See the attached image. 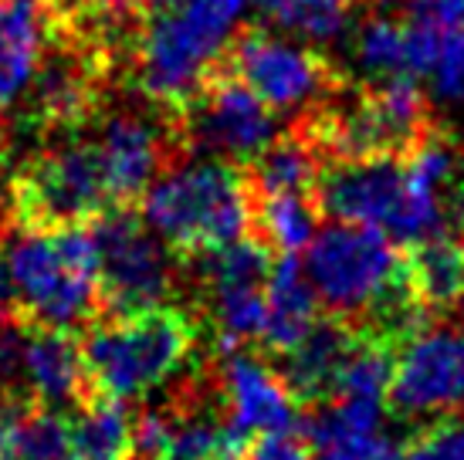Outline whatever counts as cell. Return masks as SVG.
Returning a JSON list of instances; mask_svg holds the SVG:
<instances>
[{"label":"cell","instance_id":"836d02e7","mask_svg":"<svg viewBox=\"0 0 464 460\" xmlns=\"http://www.w3.org/2000/svg\"><path fill=\"white\" fill-rule=\"evenodd\" d=\"M454 224H458V237L464 241V187H461V193L454 196Z\"/></svg>","mask_w":464,"mask_h":460},{"label":"cell","instance_id":"30bf717a","mask_svg":"<svg viewBox=\"0 0 464 460\" xmlns=\"http://www.w3.org/2000/svg\"><path fill=\"white\" fill-rule=\"evenodd\" d=\"M220 68L241 78L247 89L271 109H298L323 102L343 89V78L325 58L292 41L271 38L265 31H241L227 44Z\"/></svg>","mask_w":464,"mask_h":460},{"label":"cell","instance_id":"f1b7e54d","mask_svg":"<svg viewBox=\"0 0 464 460\" xmlns=\"http://www.w3.org/2000/svg\"><path fill=\"white\" fill-rule=\"evenodd\" d=\"M430 75L440 99L464 102V31H448L440 38V52Z\"/></svg>","mask_w":464,"mask_h":460},{"label":"cell","instance_id":"7a4b0ae2","mask_svg":"<svg viewBox=\"0 0 464 460\" xmlns=\"http://www.w3.org/2000/svg\"><path fill=\"white\" fill-rule=\"evenodd\" d=\"M142 220L173 251H218L251 224L245 169L220 159L167 163L142 196Z\"/></svg>","mask_w":464,"mask_h":460},{"label":"cell","instance_id":"484cf974","mask_svg":"<svg viewBox=\"0 0 464 460\" xmlns=\"http://www.w3.org/2000/svg\"><path fill=\"white\" fill-rule=\"evenodd\" d=\"M258 4L275 27L312 41L335 38L349 14V0H258Z\"/></svg>","mask_w":464,"mask_h":460},{"label":"cell","instance_id":"d6a6232c","mask_svg":"<svg viewBox=\"0 0 464 460\" xmlns=\"http://www.w3.org/2000/svg\"><path fill=\"white\" fill-rule=\"evenodd\" d=\"M411 17L440 34L464 31V0H413Z\"/></svg>","mask_w":464,"mask_h":460},{"label":"cell","instance_id":"5b68a950","mask_svg":"<svg viewBox=\"0 0 464 460\" xmlns=\"http://www.w3.org/2000/svg\"><path fill=\"white\" fill-rule=\"evenodd\" d=\"M17 319L38 329H72L99 319V254L92 227L24 234L7 251Z\"/></svg>","mask_w":464,"mask_h":460},{"label":"cell","instance_id":"83f0119b","mask_svg":"<svg viewBox=\"0 0 464 460\" xmlns=\"http://www.w3.org/2000/svg\"><path fill=\"white\" fill-rule=\"evenodd\" d=\"M11 460H72V423L58 409L31 403L17 423Z\"/></svg>","mask_w":464,"mask_h":460},{"label":"cell","instance_id":"ba28073f","mask_svg":"<svg viewBox=\"0 0 464 460\" xmlns=\"http://www.w3.org/2000/svg\"><path fill=\"white\" fill-rule=\"evenodd\" d=\"M92 241L99 254V315H136L156 308L173 292V264L156 230L130 206L92 220Z\"/></svg>","mask_w":464,"mask_h":460},{"label":"cell","instance_id":"2e32d148","mask_svg":"<svg viewBox=\"0 0 464 460\" xmlns=\"http://www.w3.org/2000/svg\"><path fill=\"white\" fill-rule=\"evenodd\" d=\"M21 379L31 403L38 407H65V403H85L89 376L82 342H75L65 329H38L27 325L24 332V359H21Z\"/></svg>","mask_w":464,"mask_h":460},{"label":"cell","instance_id":"4316f807","mask_svg":"<svg viewBox=\"0 0 464 460\" xmlns=\"http://www.w3.org/2000/svg\"><path fill=\"white\" fill-rule=\"evenodd\" d=\"M393 379V359L390 345L360 335L356 352L349 356L346 369L335 383V399H362V403H383Z\"/></svg>","mask_w":464,"mask_h":460},{"label":"cell","instance_id":"ac0fdd59","mask_svg":"<svg viewBox=\"0 0 464 460\" xmlns=\"http://www.w3.org/2000/svg\"><path fill=\"white\" fill-rule=\"evenodd\" d=\"M48 41V0H0V109L34 81Z\"/></svg>","mask_w":464,"mask_h":460},{"label":"cell","instance_id":"3957f363","mask_svg":"<svg viewBox=\"0 0 464 460\" xmlns=\"http://www.w3.org/2000/svg\"><path fill=\"white\" fill-rule=\"evenodd\" d=\"M339 91L312 105L309 119L295 126L323 163L411 156L434 136L430 109L411 78H387L383 85H366L353 95Z\"/></svg>","mask_w":464,"mask_h":460},{"label":"cell","instance_id":"8fae6325","mask_svg":"<svg viewBox=\"0 0 464 460\" xmlns=\"http://www.w3.org/2000/svg\"><path fill=\"white\" fill-rule=\"evenodd\" d=\"M245 450L247 436L204 407L200 383H187L169 407L146 409L132 423L136 460H241Z\"/></svg>","mask_w":464,"mask_h":460},{"label":"cell","instance_id":"e575fe53","mask_svg":"<svg viewBox=\"0 0 464 460\" xmlns=\"http://www.w3.org/2000/svg\"><path fill=\"white\" fill-rule=\"evenodd\" d=\"M461 308H464V292H461Z\"/></svg>","mask_w":464,"mask_h":460},{"label":"cell","instance_id":"d6986e66","mask_svg":"<svg viewBox=\"0 0 464 460\" xmlns=\"http://www.w3.org/2000/svg\"><path fill=\"white\" fill-rule=\"evenodd\" d=\"M315 308H319V294L312 288L309 274L298 268L295 257L285 254L268 278L265 288V321H261V345L285 356L292 352L315 325Z\"/></svg>","mask_w":464,"mask_h":460},{"label":"cell","instance_id":"f546056e","mask_svg":"<svg viewBox=\"0 0 464 460\" xmlns=\"http://www.w3.org/2000/svg\"><path fill=\"white\" fill-rule=\"evenodd\" d=\"M403 460H464V423H438L403 450Z\"/></svg>","mask_w":464,"mask_h":460},{"label":"cell","instance_id":"4fadbf2b","mask_svg":"<svg viewBox=\"0 0 464 460\" xmlns=\"http://www.w3.org/2000/svg\"><path fill=\"white\" fill-rule=\"evenodd\" d=\"M112 75L99 58L82 52L75 44L58 41V54L41 62L34 75V95H31V115L44 129H75L89 119L99 102L102 89Z\"/></svg>","mask_w":464,"mask_h":460},{"label":"cell","instance_id":"4dcf8cb0","mask_svg":"<svg viewBox=\"0 0 464 460\" xmlns=\"http://www.w3.org/2000/svg\"><path fill=\"white\" fill-rule=\"evenodd\" d=\"M319 460H403V450L393 436L387 434H370L349 444H335L325 447Z\"/></svg>","mask_w":464,"mask_h":460},{"label":"cell","instance_id":"d4e9b609","mask_svg":"<svg viewBox=\"0 0 464 460\" xmlns=\"http://www.w3.org/2000/svg\"><path fill=\"white\" fill-rule=\"evenodd\" d=\"M356 54L362 68L380 78H413L411 27L397 17H370L356 38Z\"/></svg>","mask_w":464,"mask_h":460},{"label":"cell","instance_id":"603a6c76","mask_svg":"<svg viewBox=\"0 0 464 460\" xmlns=\"http://www.w3.org/2000/svg\"><path fill=\"white\" fill-rule=\"evenodd\" d=\"M132 420L119 399L89 397L72 423V460H130Z\"/></svg>","mask_w":464,"mask_h":460},{"label":"cell","instance_id":"5bb4252c","mask_svg":"<svg viewBox=\"0 0 464 460\" xmlns=\"http://www.w3.org/2000/svg\"><path fill=\"white\" fill-rule=\"evenodd\" d=\"M218 397L227 403V423L245 436L285 434L295 426V403L282 372L255 356L224 359Z\"/></svg>","mask_w":464,"mask_h":460},{"label":"cell","instance_id":"1f68e13d","mask_svg":"<svg viewBox=\"0 0 464 460\" xmlns=\"http://www.w3.org/2000/svg\"><path fill=\"white\" fill-rule=\"evenodd\" d=\"M241 460H309V440L292 434H265L255 444H247Z\"/></svg>","mask_w":464,"mask_h":460},{"label":"cell","instance_id":"44dd1931","mask_svg":"<svg viewBox=\"0 0 464 460\" xmlns=\"http://www.w3.org/2000/svg\"><path fill=\"white\" fill-rule=\"evenodd\" d=\"M407 282L413 298L434 311L458 302L464 292V241L448 234H430L407 254Z\"/></svg>","mask_w":464,"mask_h":460},{"label":"cell","instance_id":"9a60e30c","mask_svg":"<svg viewBox=\"0 0 464 460\" xmlns=\"http://www.w3.org/2000/svg\"><path fill=\"white\" fill-rule=\"evenodd\" d=\"M167 142L173 139L150 126L142 115L122 112L105 122L95 146L102 156L112 206H132L146 196L150 183L160 177V167H167Z\"/></svg>","mask_w":464,"mask_h":460},{"label":"cell","instance_id":"7402d4cb","mask_svg":"<svg viewBox=\"0 0 464 460\" xmlns=\"http://www.w3.org/2000/svg\"><path fill=\"white\" fill-rule=\"evenodd\" d=\"M319 196L312 193H271V196H251V224L255 237L268 244L278 254H298L309 247L319 224Z\"/></svg>","mask_w":464,"mask_h":460},{"label":"cell","instance_id":"9c48e42d","mask_svg":"<svg viewBox=\"0 0 464 460\" xmlns=\"http://www.w3.org/2000/svg\"><path fill=\"white\" fill-rule=\"evenodd\" d=\"M169 139L180 149L255 159L275 139L271 105L261 102L241 78L214 64L194 99L169 109Z\"/></svg>","mask_w":464,"mask_h":460},{"label":"cell","instance_id":"277c9868","mask_svg":"<svg viewBox=\"0 0 464 460\" xmlns=\"http://www.w3.org/2000/svg\"><path fill=\"white\" fill-rule=\"evenodd\" d=\"M194 321L180 308L102 315L82 342L89 393L119 403L153 393L183 369L194 352Z\"/></svg>","mask_w":464,"mask_h":460},{"label":"cell","instance_id":"6da1fadb","mask_svg":"<svg viewBox=\"0 0 464 460\" xmlns=\"http://www.w3.org/2000/svg\"><path fill=\"white\" fill-rule=\"evenodd\" d=\"M451 167L454 156L440 139L424 142L411 156L339 159L323 167L315 196L323 214L339 224H362L400 244H417L444 227L438 190Z\"/></svg>","mask_w":464,"mask_h":460},{"label":"cell","instance_id":"7c38bea8","mask_svg":"<svg viewBox=\"0 0 464 460\" xmlns=\"http://www.w3.org/2000/svg\"><path fill=\"white\" fill-rule=\"evenodd\" d=\"M390 399L400 413H448L464 407V329L420 325L400 345Z\"/></svg>","mask_w":464,"mask_h":460},{"label":"cell","instance_id":"ffe728a7","mask_svg":"<svg viewBox=\"0 0 464 460\" xmlns=\"http://www.w3.org/2000/svg\"><path fill=\"white\" fill-rule=\"evenodd\" d=\"M323 156L315 153L298 129H292L288 136L271 139L255 163L245 169L247 177V193L251 196H271V193H312L319 190V177H323Z\"/></svg>","mask_w":464,"mask_h":460},{"label":"cell","instance_id":"e0dca14e","mask_svg":"<svg viewBox=\"0 0 464 460\" xmlns=\"http://www.w3.org/2000/svg\"><path fill=\"white\" fill-rule=\"evenodd\" d=\"M356 345H360V332L353 321L339 315L315 321L312 332L292 352H285L282 379L288 383L292 397L298 403H323L333 397Z\"/></svg>","mask_w":464,"mask_h":460},{"label":"cell","instance_id":"8992f818","mask_svg":"<svg viewBox=\"0 0 464 460\" xmlns=\"http://www.w3.org/2000/svg\"><path fill=\"white\" fill-rule=\"evenodd\" d=\"M245 7L247 0H180L173 11L150 17L136 48L140 89L169 109L194 99L224 58Z\"/></svg>","mask_w":464,"mask_h":460},{"label":"cell","instance_id":"cb8c5ba5","mask_svg":"<svg viewBox=\"0 0 464 460\" xmlns=\"http://www.w3.org/2000/svg\"><path fill=\"white\" fill-rule=\"evenodd\" d=\"M383 420V403H362V399H335L333 407H319L305 417L302 436L315 444L319 450L349 444L360 436L376 434V426Z\"/></svg>","mask_w":464,"mask_h":460},{"label":"cell","instance_id":"52a82bcc","mask_svg":"<svg viewBox=\"0 0 464 460\" xmlns=\"http://www.w3.org/2000/svg\"><path fill=\"white\" fill-rule=\"evenodd\" d=\"M112 206L95 139H68L27 159L7 187V217L24 234L85 227Z\"/></svg>","mask_w":464,"mask_h":460}]
</instances>
